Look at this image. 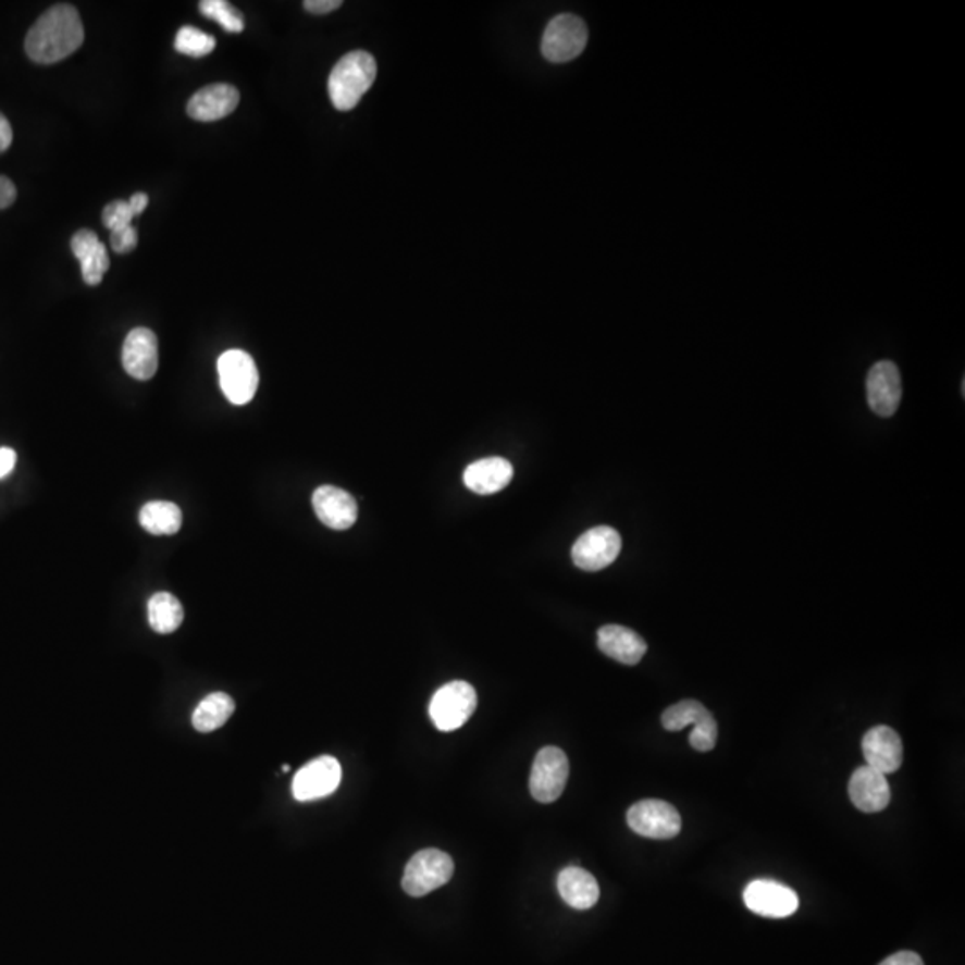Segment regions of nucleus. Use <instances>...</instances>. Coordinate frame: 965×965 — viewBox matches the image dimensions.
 Wrapping results in <instances>:
<instances>
[{
	"label": "nucleus",
	"mask_w": 965,
	"mask_h": 965,
	"mask_svg": "<svg viewBox=\"0 0 965 965\" xmlns=\"http://www.w3.org/2000/svg\"><path fill=\"white\" fill-rule=\"evenodd\" d=\"M85 29L71 4H55L35 22L25 38V52L40 65H52L83 46Z\"/></svg>",
	"instance_id": "nucleus-1"
},
{
	"label": "nucleus",
	"mask_w": 965,
	"mask_h": 965,
	"mask_svg": "<svg viewBox=\"0 0 965 965\" xmlns=\"http://www.w3.org/2000/svg\"><path fill=\"white\" fill-rule=\"evenodd\" d=\"M378 75L374 55L366 50H352L344 55L327 81L331 102L336 110L349 111L358 106L361 97L374 85Z\"/></svg>",
	"instance_id": "nucleus-2"
},
{
	"label": "nucleus",
	"mask_w": 965,
	"mask_h": 965,
	"mask_svg": "<svg viewBox=\"0 0 965 965\" xmlns=\"http://www.w3.org/2000/svg\"><path fill=\"white\" fill-rule=\"evenodd\" d=\"M455 875V862L441 850H422L411 856L403 876V889L411 898H422L446 886Z\"/></svg>",
	"instance_id": "nucleus-3"
},
{
	"label": "nucleus",
	"mask_w": 965,
	"mask_h": 965,
	"mask_svg": "<svg viewBox=\"0 0 965 965\" xmlns=\"http://www.w3.org/2000/svg\"><path fill=\"white\" fill-rule=\"evenodd\" d=\"M478 705L474 686L467 681H450L433 695L430 703V717L436 730H460L471 719Z\"/></svg>",
	"instance_id": "nucleus-4"
},
{
	"label": "nucleus",
	"mask_w": 965,
	"mask_h": 965,
	"mask_svg": "<svg viewBox=\"0 0 965 965\" xmlns=\"http://www.w3.org/2000/svg\"><path fill=\"white\" fill-rule=\"evenodd\" d=\"M221 388L231 405L244 406L255 399L260 374L252 356L246 350H225L219 358Z\"/></svg>",
	"instance_id": "nucleus-5"
},
{
	"label": "nucleus",
	"mask_w": 965,
	"mask_h": 965,
	"mask_svg": "<svg viewBox=\"0 0 965 965\" xmlns=\"http://www.w3.org/2000/svg\"><path fill=\"white\" fill-rule=\"evenodd\" d=\"M589 29L580 16L564 13L549 22L542 38V54L550 63H567L585 50Z\"/></svg>",
	"instance_id": "nucleus-6"
},
{
	"label": "nucleus",
	"mask_w": 965,
	"mask_h": 965,
	"mask_svg": "<svg viewBox=\"0 0 965 965\" xmlns=\"http://www.w3.org/2000/svg\"><path fill=\"white\" fill-rule=\"evenodd\" d=\"M661 725L667 731H681L689 725H694L689 742L695 751L706 753L712 751L717 744V722L710 712L706 710V706L701 705L700 701L683 700L676 705L669 706L664 716H661Z\"/></svg>",
	"instance_id": "nucleus-7"
},
{
	"label": "nucleus",
	"mask_w": 965,
	"mask_h": 965,
	"mask_svg": "<svg viewBox=\"0 0 965 965\" xmlns=\"http://www.w3.org/2000/svg\"><path fill=\"white\" fill-rule=\"evenodd\" d=\"M569 780V758L560 747L547 745L539 751L530 776L531 795L539 803H555Z\"/></svg>",
	"instance_id": "nucleus-8"
},
{
	"label": "nucleus",
	"mask_w": 965,
	"mask_h": 965,
	"mask_svg": "<svg viewBox=\"0 0 965 965\" xmlns=\"http://www.w3.org/2000/svg\"><path fill=\"white\" fill-rule=\"evenodd\" d=\"M631 830L655 841H669L681 831V817L675 806L661 800H642L628 811Z\"/></svg>",
	"instance_id": "nucleus-9"
},
{
	"label": "nucleus",
	"mask_w": 965,
	"mask_h": 965,
	"mask_svg": "<svg viewBox=\"0 0 965 965\" xmlns=\"http://www.w3.org/2000/svg\"><path fill=\"white\" fill-rule=\"evenodd\" d=\"M622 539L610 525H597L586 531L572 545V561L581 570H603L619 556Z\"/></svg>",
	"instance_id": "nucleus-10"
},
{
	"label": "nucleus",
	"mask_w": 965,
	"mask_h": 965,
	"mask_svg": "<svg viewBox=\"0 0 965 965\" xmlns=\"http://www.w3.org/2000/svg\"><path fill=\"white\" fill-rule=\"evenodd\" d=\"M342 781L341 762L333 756H319L297 770L292 794L297 801H316L327 797L338 789Z\"/></svg>",
	"instance_id": "nucleus-11"
},
{
	"label": "nucleus",
	"mask_w": 965,
	"mask_h": 965,
	"mask_svg": "<svg viewBox=\"0 0 965 965\" xmlns=\"http://www.w3.org/2000/svg\"><path fill=\"white\" fill-rule=\"evenodd\" d=\"M744 903L758 916L783 919L797 911L800 898L780 881L755 880L744 889Z\"/></svg>",
	"instance_id": "nucleus-12"
},
{
	"label": "nucleus",
	"mask_w": 965,
	"mask_h": 965,
	"mask_svg": "<svg viewBox=\"0 0 965 965\" xmlns=\"http://www.w3.org/2000/svg\"><path fill=\"white\" fill-rule=\"evenodd\" d=\"M867 403L876 416L892 417L903 397L901 374L892 361H878L867 374Z\"/></svg>",
	"instance_id": "nucleus-13"
},
{
	"label": "nucleus",
	"mask_w": 965,
	"mask_h": 965,
	"mask_svg": "<svg viewBox=\"0 0 965 965\" xmlns=\"http://www.w3.org/2000/svg\"><path fill=\"white\" fill-rule=\"evenodd\" d=\"M158 338L147 327H136L131 331L122 349V366L125 372L138 381H147L154 378L158 371Z\"/></svg>",
	"instance_id": "nucleus-14"
},
{
	"label": "nucleus",
	"mask_w": 965,
	"mask_h": 965,
	"mask_svg": "<svg viewBox=\"0 0 965 965\" xmlns=\"http://www.w3.org/2000/svg\"><path fill=\"white\" fill-rule=\"evenodd\" d=\"M867 766L881 775H892L903 764V742L889 726H875L862 741Z\"/></svg>",
	"instance_id": "nucleus-15"
},
{
	"label": "nucleus",
	"mask_w": 965,
	"mask_h": 965,
	"mask_svg": "<svg viewBox=\"0 0 965 965\" xmlns=\"http://www.w3.org/2000/svg\"><path fill=\"white\" fill-rule=\"evenodd\" d=\"M240 102V91L227 83H215L197 91L188 100L186 111L194 121L215 122L231 115Z\"/></svg>",
	"instance_id": "nucleus-16"
},
{
	"label": "nucleus",
	"mask_w": 965,
	"mask_h": 965,
	"mask_svg": "<svg viewBox=\"0 0 965 965\" xmlns=\"http://www.w3.org/2000/svg\"><path fill=\"white\" fill-rule=\"evenodd\" d=\"M848 791L853 805L866 814L886 811L891 803V787L887 776L869 766L858 767L853 772Z\"/></svg>",
	"instance_id": "nucleus-17"
},
{
	"label": "nucleus",
	"mask_w": 965,
	"mask_h": 965,
	"mask_svg": "<svg viewBox=\"0 0 965 965\" xmlns=\"http://www.w3.org/2000/svg\"><path fill=\"white\" fill-rule=\"evenodd\" d=\"M313 508L322 524L331 530H349L358 519L355 497L336 486H319L313 492Z\"/></svg>",
	"instance_id": "nucleus-18"
},
{
	"label": "nucleus",
	"mask_w": 965,
	"mask_h": 965,
	"mask_svg": "<svg viewBox=\"0 0 965 965\" xmlns=\"http://www.w3.org/2000/svg\"><path fill=\"white\" fill-rule=\"evenodd\" d=\"M71 247L75 258L81 261V272L86 285H100L106 272L110 271V256L99 236L90 230L77 231L72 236Z\"/></svg>",
	"instance_id": "nucleus-19"
},
{
	"label": "nucleus",
	"mask_w": 965,
	"mask_h": 965,
	"mask_svg": "<svg viewBox=\"0 0 965 965\" xmlns=\"http://www.w3.org/2000/svg\"><path fill=\"white\" fill-rule=\"evenodd\" d=\"M597 645L606 656L624 666H636L647 651V644L639 633L619 624L603 626L597 631Z\"/></svg>",
	"instance_id": "nucleus-20"
},
{
	"label": "nucleus",
	"mask_w": 965,
	"mask_h": 965,
	"mask_svg": "<svg viewBox=\"0 0 965 965\" xmlns=\"http://www.w3.org/2000/svg\"><path fill=\"white\" fill-rule=\"evenodd\" d=\"M514 478V467L505 458H485L474 461L463 472V483L474 494H497L510 485Z\"/></svg>",
	"instance_id": "nucleus-21"
},
{
	"label": "nucleus",
	"mask_w": 965,
	"mask_h": 965,
	"mask_svg": "<svg viewBox=\"0 0 965 965\" xmlns=\"http://www.w3.org/2000/svg\"><path fill=\"white\" fill-rule=\"evenodd\" d=\"M558 892L561 900L576 911H589L599 900V886L589 870L566 867L558 875Z\"/></svg>",
	"instance_id": "nucleus-22"
},
{
	"label": "nucleus",
	"mask_w": 965,
	"mask_h": 965,
	"mask_svg": "<svg viewBox=\"0 0 965 965\" xmlns=\"http://www.w3.org/2000/svg\"><path fill=\"white\" fill-rule=\"evenodd\" d=\"M235 712V701L224 692H213L200 701L191 716V725L200 733L219 730Z\"/></svg>",
	"instance_id": "nucleus-23"
},
{
	"label": "nucleus",
	"mask_w": 965,
	"mask_h": 965,
	"mask_svg": "<svg viewBox=\"0 0 965 965\" xmlns=\"http://www.w3.org/2000/svg\"><path fill=\"white\" fill-rule=\"evenodd\" d=\"M140 524L150 535L171 536L181 530L183 514L180 506L169 500H152L140 511Z\"/></svg>",
	"instance_id": "nucleus-24"
},
{
	"label": "nucleus",
	"mask_w": 965,
	"mask_h": 965,
	"mask_svg": "<svg viewBox=\"0 0 965 965\" xmlns=\"http://www.w3.org/2000/svg\"><path fill=\"white\" fill-rule=\"evenodd\" d=\"M147 617H149L150 628L156 633L169 635L183 624L185 614H183V606L177 597L169 592H158L149 599Z\"/></svg>",
	"instance_id": "nucleus-25"
},
{
	"label": "nucleus",
	"mask_w": 965,
	"mask_h": 965,
	"mask_svg": "<svg viewBox=\"0 0 965 965\" xmlns=\"http://www.w3.org/2000/svg\"><path fill=\"white\" fill-rule=\"evenodd\" d=\"M174 47L181 54L190 58H205L211 54L216 47V40L205 30L197 29L194 25H185L177 30Z\"/></svg>",
	"instance_id": "nucleus-26"
},
{
	"label": "nucleus",
	"mask_w": 965,
	"mask_h": 965,
	"mask_svg": "<svg viewBox=\"0 0 965 965\" xmlns=\"http://www.w3.org/2000/svg\"><path fill=\"white\" fill-rule=\"evenodd\" d=\"M199 10L206 18L221 24L227 33H242L246 29L244 15L227 0H202Z\"/></svg>",
	"instance_id": "nucleus-27"
},
{
	"label": "nucleus",
	"mask_w": 965,
	"mask_h": 965,
	"mask_svg": "<svg viewBox=\"0 0 965 965\" xmlns=\"http://www.w3.org/2000/svg\"><path fill=\"white\" fill-rule=\"evenodd\" d=\"M135 215H133V211H131L129 202L127 200H113L110 205L106 206L104 211H102V222H104L106 227L113 233V231L124 230L127 225H133Z\"/></svg>",
	"instance_id": "nucleus-28"
},
{
	"label": "nucleus",
	"mask_w": 965,
	"mask_h": 965,
	"mask_svg": "<svg viewBox=\"0 0 965 965\" xmlns=\"http://www.w3.org/2000/svg\"><path fill=\"white\" fill-rule=\"evenodd\" d=\"M136 246H138V233H136L133 225H127L124 230L113 231V233H111V247H113V250L119 252V255L131 252Z\"/></svg>",
	"instance_id": "nucleus-29"
},
{
	"label": "nucleus",
	"mask_w": 965,
	"mask_h": 965,
	"mask_svg": "<svg viewBox=\"0 0 965 965\" xmlns=\"http://www.w3.org/2000/svg\"><path fill=\"white\" fill-rule=\"evenodd\" d=\"M341 5L342 0H306L305 10L316 13V15H325V13L338 10Z\"/></svg>",
	"instance_id": "nucleus-30"
},
{
	"label": "nucleus",
	"mask_w": 965,
	"mask_h": 965,
	"mask_svg": "<svg viewBox=\"0 0 965 965\" xmlns=\"http://www.w3.org/2000/svg\"><path fill=\"white\" fill-rule=\"evenodd\" d=\"M16 199V186L13 181L8 180L4 175H0V210L10 208Z\"/></svg>",
	"instance_id": "nucleus-31"
},
{
	"label": "nucleus",
	"mask_w": 965,
	"mask_h": 965,
	"mask_svg": "<svg viewBox=\"0 0 965 965\" xmlns=\"http://www.w3.org/2000/svg\"><path fill=\"white\" fill-rule=\"evenodd\" d=\"M880 965H925V962H923V958H920L917 953H912V951H900V953L887 956L886 961L881 962Z\"/></svg>",
	"instance_id": "nucleus-32"
},
{
	"label": "nucleus",
	"mask_w": 965,
	"mask_h": 965,
	"mask_svg": "<svg viewBox=\"0 0 965 965\" xmlns=\"http://www.w3.org/2000/svg\"><path fill=\"white\" fill-rule=\"evenodd\" d=\"M16 463V453L10 447H2L0 449V480L5 478V475H10L15 469Z\"/></svg>",
	"instance_id": "nucleus-33"
},
{
	"label": "nucleus",
	"mask_w": 965,
	"mask_h": 965,
	"mask_svg": "<svg viewBox=\"0 0 965 965\" xmlns=\"http://www.w3.org/2000/svg\"><path fill=\"white\" fill-rule=\"evenodd\" d=\"M11 141H13V129L10 121L0 113V152L10 149Z\"/></svg>",
	"instance_id": "nucleus-34"
},
{
	"label": "nucleus",
	"mask_w": 965,
	"mask_h": 965,
	"mask_svg": "<svg viewBox=\"0 0 965 965\" xmlns=\"http://www.w3.org/2000/svg\"><path fill=\"white\" fill-rule=\"evenodd\" d=\"M127 202H129V208L131 211H133V215L136 216L146 211L147 205H149V197H147V194H144V191H138V194H135V196L131 197Z\"/></svg>",
	"instance_id": "nucleus-35"
}]
</instances>
